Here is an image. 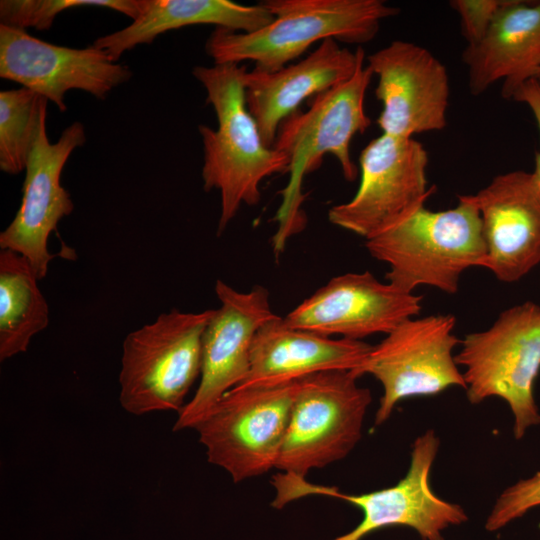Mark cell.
<instances>
[{
	"label": "cell",
	"instance_id": "obj_1",
	"mask_svg": "<svg viewBox=\"0 0 540 540\" xmlns=\"http://www.w3.org/2000/svg\"><path fill=\"white\" fill-rule=\"evenodd\" d=\"M246 71L245 66L235 63L196 66L192 71L206 90V101L218 123L216 129L203 124L198 127L203 147V188L220 194L218 235L243 204L259 203L265 178L289 171L288 157L265 145L248 110L243 82Z\"/></svg>",
	"mask_w": 540,
	"mask_h": 540
},
{
	"label": "cell",
	"instance_id": "obj_4",
	"mask_svg": "<svg viewBox=\"0 0 540 540\" xmlns=\"http://www.w3.org/2000/svg\"><path fill=\"white\" fill-rule=\"evenodd\" d=\"M365 246L388 265L387 281L409 293L430 286L456 294L463 272L485 268L487 260L481 217L470 195H459L457 206L447 210L424 205L367 238Z\"/></svg>",
	"mask_w": 540,
	"mask_h": 540
},
{
	"label": "cell",
	"instance_id": "obj_3",
	"mask_svg": "<svg viewBox=\"0 0 540 540\" xmlns=\"http://www.w3.org/2000/svg\"><path fill=\"white\" fill-rule=\"evenodd\" d=\"M372 77L363 54L351 78L315 96L307 111L297 110L281 123L273 147L289 159V181L280 192L282 202L274 218L277 230L272 245L276 257L306 224L303 178L320 166L325 154L337 159L347 181L357 178L350 146L354 136L371 125L364 102Z\"/></svg>",
	"mask_w": 540,
	"mask_h": 540
},
{
	"label": "cell",
	"instance_id": "obj_12",
	"mask_svg": "<svg viewBox=\"0 0 540 540\" xmlns=\"http://www.w3.org/2000/svg\"><path fill=\"white\" fill-rule=\"evenodd\" d=\"M215 293L219 307L214 309L204 333L199 384L178 412L175 432L194 429L225 393L243 382L255 334L276 316L269 292L261 285L241 292L217 280Z\"/></svg>",
	"mask_w": 540,
	"mask_h": 540
},
{
	"label": "cell",
	"instance_id": "obj_14",
	"mask_svg": "<svg viewBox=\"0 0 540 540\" xmlns=\"http://www.w3.org/2000/svg\"><path fill=\"white\" fill-rule=\"evenodd\" d=\"M378 77L375 89L383 134L414 138L447 125L450 80L445 65L416 43L395 40L367 57Z\"/></svg>",
	"mask_w": 540,
	"mask_h": 540
},
{
	"label": "cell",
	"instance_id": "obj_6",
	"mask_svg": "<svg viewBox=\"0 0 540 540\" xmlns=\"http://www.w3.org/2000/svg\"><path fill=\"white\" fill-rule=\"evenodd\" d=\"M455 355L470 403L506 401L519 440L540 424L534 384L540 371V305L525 301L502 311L486 330L467 334Z\"/></svg>",
	"mask_w": 540,
	"mask_h": 540
},
{
	"label": "cell",
	"instance_id": "obj_27",
	"mask_svg": "<svg viewBox=\"0 0 540 540\" xmlns=\"http://www.w3.org/2000/svg\"><path fill=\"white\" fill-rule=\"evenodd\" d=\"M513 100L525 103L531 110L540 134V80L531 79L514 94ZM534 174L540 182V151L536 152Z\"/></svg>",
	"mask_w": 540,
	"mask_h": 540
},
{
	"label": "cell",
	"instance_id": "obj_16",
	"mask_svg": "<svg viewBox=\"0 0 540 540\" xmlns=\"http://www.w3.org/2000/svg\"><path fill=\"white\" fill-rule=\"evenodd\" d=\"M422 296L380 282L372 273H346L292 309L284 318L295 328L324 336L362 340L389 334L421 311Z\"/></svg>",
	"mask_w": 540,
	"mask_h": 540
},
{
	"label": "cell",
	"instance_id": "obj_22",
	"mask_svg": "<svg viewBox=\"0 0 540 540\" xmlns=\"http://www.w3.org/2000/svg\"><path fill=\"white\" fill-rule=\"evenodd\" d=\"M27 258L0 251V361L27 351L31 339L49 324L48 303Z\"/></svg>",
	"mask_w": 540,
	"mask_h": 540
},
{
	"label": "cell",
	"instance_id": "obj_10",
	"mask_svg": "<svg viewBox=\"0 0 540 540\" xmlns=\"http://www.w3.org/2000/svg\"><path fill=\"white\" fill-rule=\"evenodd\" d=\"M456 317L437 314L401 323L371 350L351 372L374 376L383 387L375 425L383 424L400 401L430 396L466 385L453 355L460 340L454 334Z\"/></svg>",
	"mask_w": 540,
	"mask_h": 540
},
{
	"label": "cell",
	"instance_id": "obj_18",
	"mask_svg": "<svg viewBox=\"0 0 540 540\" xmlns=\"http://www.w3.org/2000/svg\"><path fill=\"white\" fill-rule=\"evenodd\" d=\"M363 54L362 47L353 52L329 38L304 59L277 71H246L243 82L247 107L265 145L273 147L281 123L304 100L351 78Z\"/></svg>",
	"mask_w": 540,
	"mask_h": 540
},
{
	"label": "cell",
	"instance_id": "obj_9",
	"mask_svg": "<svg viewBox=\"0 0 540 540\" xmlns=\"http://www.w3.org/2000/svg\"><path fill=\"white\" fill-rule=\"evenodd\" d=\"M298 382L235 387L225 393L194 427L208 461L236 483L275 468Z\"/></svg>",
	"mask_w": 540,
	"mask_h": 540
},
{
	"label": "cell",
	"instance_id": "obj_17",
	"mask_svg": "<svg viewBox=\"0 0 540 540\" xmlns=\"http://www.w3.org/2000/svg\"><path fill=\"white\" fill-rule=\"evenodd\" d=\"M482 221L485 268L501 282L513 283L540 263V182L534 172L495 176L470 195Z\"/></svg>",
	"mask_w": 540,
	"mask_h": 540
},
{
	"label": "cell",
	"instance_id": "obj_28",
	"mask_svg": "<svg viewBox=\"0 0 540 540\" xmlns=\"http://www.w3.org/2000/svg\"><path fill=\"white\" fill-rule=\"evenodd\" d=\"M540 80V79H539Z\"/></svg>",
	"mask_w": 540,
	"mask_h": 540
},
{
	"label": "cell",
	"instance_id": "obj_26",
	"mask_svg": "<svg viewBox=\"0 0 540 540\" xmlns=\"http://www.w3.org/2000/svg\"><path fill=\"white\" fill-rule=\"evenodd\" d=\"M509 0H451L450 7L458 14L462 37L467 45L478 43L493 20Z\"/></svg>",
	"mask_w": 540,
	"mask_h": 540
},
{
	"label": "cell",
	"instance_id": "obj_19",
	"mask_svg": "<svg viewBox=\"0 0 540 540\" xmlns=\"http://www.w3.org/2000/svg\"><path fill=\"white\" fill-rule=\"evenodd\" d=\"M371 348L362 340L336 339L292 327L276 315L256 332L248 374L236 387L272 386L323 371H351Z\"/></svg>",
	"mask_w": 540,
	"mask_h": 540
},
{
	"label": "cell",
	"instance_id": "obj_23",
	"mask_svg": "<svg viewBox=\"0 0 540 540\" xmlns=\"http://www.w3.org/2000/svg\"><path fill=\"white\" fill-rule=\"evenodd\" d=\"M48 100L25 87L0 92V169L16 175L26 169Z\"/></svg>",
	"mask_w": 540,
	"mask_h": 540
},
{
	"label": "cell",
	"instance_id": "obj_7",
	"mask_svg": "<svg viewBox=\"0 0 540 540\" xmlns=\"http://www.w3.org/2000/svg\"><path fill=\"white\" fill-rule=\"evenodd\" d=\"M439 446L435 431H425L413 443L406 475L391 487L363 494H347L336 487L309 483L305 477L278 472L272 478L276 491L272 506L280 509L305 496L323 495L358 507L363 513L361 522L330 540H362L389 526L409 527L423 540H445L444 531L465 523L468 516L462 506L440 498L432 490L430 474Z\"/></svg>",
	"mask_w": 540,
	"mask_h": 540
},
{
	"label": "cell",
	"instance_id": "obj_8",
	"mask_svg": "<svg viewBox=\"0 0 540 540\" xmlns=\"http://www.w3.org/2000/svg\"><path fill=\"white\" fill-rule=\"evenodd\" d=\"M349 370L300 379L275 469L305 477L345 458L362 437L372 396Z\"/></svg>",
	"mask_w": 540,
	"mask_h": 540
},
{
	"label": "cell",
	"instance_id": "obj_21",
	"mask_svg": "<svg viewBox=\"0 0 540 540\" xmlns=\"http://www.w3.org/2000/svg\"><path fill=\"white\" fill-rule=\"evenodd\" d=\"M273 18L261 2L244 5L230 0H142L140 13L130 25L100 36L92 45L117 62L126 51L151 44L171 30L209 24L236 32H253Z\"/></svg>",
	"mask_w": 540,
	"mask_h": 540
},
{
	"label": "cell",
	"instance_id": "obj_20",
	"mask_svg": "<svg viewBox=\"0 0 540 540\" xmlns=\"http://www.w3.org/2000/svg\"><path fill=\"white\" fill-rule=\"evenodd\" d=\"M462 62L474 96L503 80L501 95L512 99L526 82L540 79V1L509 0L483 38L465 47Z\"/></svg>",
	"mask_w": 540,
	"mask_h": 540
},
{
	"label": "cell",
	"instance_id": "obj_15",
	"mask_svg": "<svg viewBox=\"0 0 540 540\" xmlns=\"http://www.w3.org/2000/svg\"><path fill=\"white\" fill-rule=\"evenodd\" d=\"M0 77L21 84L65 111L64 96L69 90H82L103 100L127 82L132 71L93 45L81 49L59 46L24 29L0 24Z\"/></svg>",
	"mask_w": 540,
	"mask_h": 540
},
{
	"label": "cell",
	"instance_id": "obj_13",
	"mask_svg": "<svg viewBox=\"0 0 540 540\" xmlns=\"http://www.w3.org/2000/svg\"><path fill=\"white\" fill-rule=\"evenodd\" d=\"M47 105L25 169L20 207L0 233V248L15 251L29 260L39 280L46 277L50 261V234L70 215L74 204L61 185V174L71 153L86 142L85 127L73 122L51 143L46 130Z\"/></svg>",
	"mask_w": 540,
	"mask_h": 540
},
{
	"label": "cell",
	"instance_id": "obj_5",
	"mask_svg": "<svg viewBox=\"0 0 540 540\" xmlns=\"http://www.w3.org/2000/svg\"><path fill=\"white\" fill-rule=\"evenodd\" d=\"M214 309H171L122 343L119 401L136 416L179 412L201 374L203 337Z\"/></svg>",
	"mask_w": 540,
	"mask_h": 540
},
{
	"label": "cell",
	"instance_id": "obj_2",
	"mask_svg": "<svg viewBox=\"0 0 540 540\" xmlns=\"http://www.w3.org/2000/svg\"><path fill=\"white\" fill-rule=\"evenodd\" d=\"M274 16L253 32L215 28L205 44L214 64L253 61L273 72L300 57L312 44L332 38L345 44L370 42L382 20L400 10L383 0H265Z\"/></svg>",
	"mask_w": 540,
	"mask_h": 540
},
{
	"label": "cell",
	"instance_id": "obj_11",
	"mask_svg": "<svg viewBox=\"0 0 540 540\" xmlns=\"http://www.w3.org/2000/svg\"><path fill=\"white\" fill-rule=\"evenodd\" d=\"M428 152L414 138L381 134L359 156L360 183L353 198L334 205L329 221L365 239L424 206L436 191L428 187Z\"/></svg>",
	"mask_w": 540,
	"mask_h": 540
},
{
	"label": "cell",
	"instance_id": "obj_25",
	"mask_svg": "<svg viewBox=\"0 0 540 540\" xmlns=\"http://www.w3.org/2000/svg\"><path fill=\"white\" fill-rule=\"evenodd\" d=\"M540 506V471L520 479L497 497L485 521V529L498 531Z\"/></svg>",
	"mask_w": 540,
	"mask_h": 540
},
{
	"label": "cell",
	"instance_id": "obj_24",
	"mask_svg": "<svg viewBox=\"0 0 540 540\" xmlns=\"http://www.w3.org/2000/svg\"><path fill=\"white\" fill-rule=\"evenodd\" d=\"M142 0H1V24L26 30H48L62 11L78 7H103L132 20L140 13Z\"/></svg>",
	"mask_w": 540,
	"mask_h": 540
}]
</instances>
